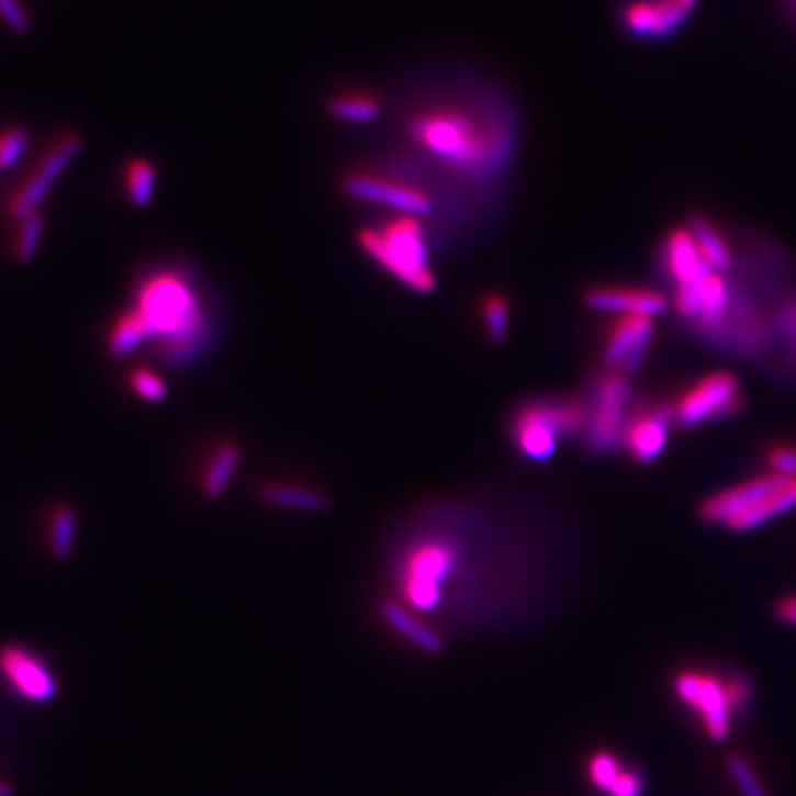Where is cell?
<instances>
[{
  "label": "cell",
  "mask_w": 796,
  "mask_h": 796,
  "mask_svg": "<svg viewBox=\"0 0 796 796\" xmlns=\"http://www.w3.org/2000/svg\"><path fill=\"white\" fill-rule=\"evenodd\" d=\"M132 309L143 317L149 341L167 366H190L205 352L211 315L194 282L181 271H149L135 284Z\"/></svg>",
  "instance_id": "6da1fadb"
},
{
  "label": "cell",
  "mask_w": 796,
  "mask_h": 796,
  "mask_svg": "<svg viewBox=\"0 0 796 796\" xmlns=\"http://www.w3.org/2000/svg\"><path fill=\"white\" fill-rule=\"evenodd\" d=\"M407 133L439 161L475 179L498 173L507 155L500 138H489L487 127L458 108L421 111L407 122Z\"/></svg>",
  "instance_id": "7a4b0ae2"
},
{
  "label": "cell",
  "mask_w": 796,
  "mask_h": 796,
  "mask_svg": "<svg viewBox=\"0 0 796 796\" xmlns=\"http://www.w3.org/2000/svg\"><path fill=\"white\" fill-rule=\"evenodd\" d=\"M361 251L412 292L431 293L437 287L426 231L417 216L396 214L390 222L367 225L356 233Z\"/></svg>",
  "instance_id": "3957f363"
},
{
  "label": "cell",
  "mask_w": 796,
  "mask_h": 796,
  "mask_svg": "<svg viewBox=\"0 0 796 796\" xmlns=\"http://www.w3.org/2000/svg\"><path fill=\"white\" fill-rule=\"evenodd\" d=\"M588 404L578 399H545L516 413L513 439L520 453L535 461L553 458L561 437L586 430Z\"/></svg>",
  "instance_id": "277c9868"
},
{
  "label": "cell",
  "mask_w": 796,
  "mask_h": 796,
  "mask_svg": "<svg viewBox=\"0 0 796 796\" xmlns=\"http://www.w3.org/2000/svg\"><path fill=\"white\" fill-rule=\"evenodd\" d=\"M635 395L629 379L610 373L597 380L588 404L586 441L596 452H608L624 445L625 430L629 426L635 407Z\"/></svg>",
  "instance_id": "5b68a950"
},
{
  "label": "cell",
  "mask_w": 796,
  "mask_h": 796,
  "mask_svg": "<svg viewBox=\"0 0 796 796\" xmlns=\"http://www.w3.org/2000/svg\"><path fill=\"white\" fill-rule=\"evenodd\" d=\"M743 406V393L738 377L728 371L706 374L673 404L675 423L694 428L706 421L730 417Z\"/></svg>",
  "instance_id": "8992f818"
},
{
  "label": "cell",
  "mask_w": 796,
  "mask_h": 796,
  "mask_svg": "<svg viewBox=\"0 0 796 796\" xmlns=\"http://www.w3.org/2000/svg\"><path fill=\"white\" fill-rule=\"evenodd\" d=\"M81 148H83V141L80 135H75V133L65 135L52 144L51 148L46 149V154L41 157L37 167L30 172L29 178L23 179L13 189L12 194L8 195V214L18 222L32 212L40 211L41 201L45 200L54 183L61 178V173L67 170L70 162L75 161L76 155L80 154Z\"/></svg>",
  "instance_id": "52a82bcc"
},
{
  "label": "cell",
  "mask_w": 796,
  "mask_h": 796,
  "mask_svg": "<svg viewBox=\"0 0 796 796\" xmlns=\"http://www.w3.org/2000/svg\"><path fill=\"white\" fill-rule=\"evenodd\" d=\"M675 694L684 705L697 711L706 733L714 741H725L732 728V708L725 681L710 673L682 671L675 679Z\"/></svg>",
  "instance_id": "ba28073f"
},
{
  "label": "cell",
  "mask_w": 796,
  "mask_h": 796,
  "mask_svg": "<svg viewBox=\"0 0 796 796\" xmlns=\"http://www.w3.org/2000/svg\"><path fill=\"white\" fill-rule=\"evenodd\" d=\"M341 190L352 200L388 206L396 214L407 216H424L431 211L430 195L413 184L384 178L379 173L352 172L345 176Z\"/></svg>",
  "instance_id": "9c48e42d"
},
{
  "label": "cell",
  "mask_w": 796,
  "mask_h": 796,
  "mask_svg": "<svg viewBox=\"0 0 796 796\" xmlns=\"http://www.w3.org/2000/svg\"><path fill=\"white\" fill-rule=\"evenodd\" d=\"M653 334V317L619 315L618 322L608 330L603 349V361L608 371L627 379L632 377L648 356Z\"/></svg>",
  "instance_id": "30bf717a"
},
{
  "label": "cell",
  "mask_w": 796,
  "mask_h": 796,
  "mask_svg": "<svg viewBox=\"0 0 796 796\" xmlns=\"http://www.w3.org/2000/svg\"><path fill=\"white\" fill-rule=\"evenodd\" d=\"M791 482V478L767 472L756 475L747 482L738 483L733 487L725 489L711 494L700 504L699 515L703 520L716 526H727L738 520L739 516L754 509L762 500L776 493Z\"/></svg>",
  "instance_id": "8fae6325"
},
{
  "label": "cell",
  "mask_w": 796,
  "mask_h": 796,
  "mask_svg": "<svg viewBox=\"0 0 796 796\" xmlns=\"http://www.w3.org/2000/svg\"><path fill=\"white\" fill-rule=\"evenodd\" d=\"M0 675L24 699L48 703L58 695V682L48 665L21 646L0 648Z\"/></svg>",
  "instance_id": "7c38bea8"
},
{
  "label": "cell",
  "mask_w": 796,
  "mask_h": 796,
  "mask_svg": "<svg viewBox=\"0 0 796 796\" xmlns=\"http://www.w3.org/2000/svg\"><path fill=\"white\" fill-rule=\"evenodd\" d=\"M690 13L681 0H632L621 12V26L638 40H664L684 26Z\"/></svg>",
  "instance_id": "4fadbf2b"
},
{
  "label": "cell",
  "mask_w": 796,
  "mask_h": 796,
  "mask_svg": "<svg viewBox=\"0 0 796 796\" xmlns=\"http://www.w3.org/2000/svg\"><path fill=\"white\" fill-rule=\"evenodd\" d=\"M675 423L673 406L659 404L632 413L625 430L624 447L640 463H651L660 458L670 439V426Z\"/></svg>",
  "instance_id": "5bb4252c"
},
{
  "label": "cell",
  "mask_w": 796,
  "mask_h": 796,
  "mask_svg": "<svg viewBox=\"0 0 796 796\" xmlns=\"http://www.w3.org/2000/svg\"><path fill=\"white\" fill-rule=\"evenodd\" d=\"M588 309L616 315L657 317L668 309L664 293L636 287H596L585 293Z\"/></svg>",
  "instance_id": "9a60e30c"
},
{
  "label": "cell",
  "mask_w": 796,
  "mask_h": 796,
  "mask_svg": "<svg viewBox=\"0 0 796 796\" xmlns=\"http://www.w3.org/2000/svg\"><path fill=\"white\" fill-rule=\"evenodd\" d=\"M662 264H664L665 276L675 288L697 281L700 277L714 271L705 257L700 255L699 246L686 225L675 227L665 235L664 246H662Z\"/></svg>",
  "instance_id": "2e32d148"
},
{
  "label": "cell",
  "mask_w": 796,
  "mask_h": 796,
  "mask_svg": "<svg viewBox=\"0 0 796 796\" xmlns=\"http://www.w3.org/2000/svg\"><path fill=\"white\" fill-rule=\"evenodd\" d=\"M380 613H382L385 624L415 648L430 654L441 651V638L437 636L436 630L431 629L430 625L424 624L423 619L418 618V614L406 607L404 603L385 602Z\"/></svg>",
  "instance_id": "e0dca14e"
},
{
  "label": "cell",
  "mask_w": 796,
  "mask_h": 796,
  "mask_svg": "<svg viewBox=\"0 0 796 796\" xmlns=\"http://www.w3.org/2000/svg\"><path fill=\"white\" fill-rule=\"evenodd\" d=\"M240 447L236 442H222L209 453L200 474L201 493L209 498H220L227 491L240 464Z\"/></svg>",
  "instance_id": "ac0fdd59"
},
{
  "label": "cell",
  "mask_w": 796,
  "mask_h": 796,
  "mask_svg": "<svg viewBox=\"0 0 796 796\" xmlns=\"http://www.w3.org/2000/svg\"><path fill=\"white\" fill-rule=\"evenodd\" d=\"M687 229L692 231L699 251L705 257L706 262L711 270L717 273H727L732 270L736 258H733L732 247L725 240L721 231L711 224L710 220L694 214L690 216L686 224Z\"/></svg>",
  "instance_id": "d6986e66"
},
{
  "label": "cell",
  "mask_w": 796,
  "mask_h": 796,
  "mask_svg": "<svg viewBox=\"0 0 796 796\" xmlns=\"http://www.w3.org/2000/svg\"><path fill=\"white\" fill-rule=\"evenodd\" d=\"M796 507V480H791L787 485L778 489L776 493L771 494L767 498L762 500L754 509L749 511L743 516H739L738 520L728 524V529L733 534H749L758 527L765 526L767 522L773 520L776 516L785 515Z\"/></svg>",
  "instance_id": "ffe728a7"
},
{
  "label": "cell",
  "mask_w": 796,
  "mask_h": 796,
  "mask_svg": "<svg viewBox=\"0 0 796 796\" xmlns=\"http://www.w3.org/2000/svg\"><path fill=\"white\" fill-rule=\"evenodd\" d=\"M146 341H149L148 328L133 309L122 312L105 334V349L113 358L133 355Z\"/></svg>",
  "instance_id": "44dd1931"
},
{
  "label": "cell",
  "mask_w": 796,
  "mask_h": 796,
  "mask_svg": "<svg viewBox=\"0 0 796 796\" xmlns=\"http://www.w3.org/2000/svg\"><path fill=\"white\" fill-rule=\"evenodd\" d=\"M264 504L293 511H323L328 505L325 494L293 483H266L260 489Z\"/></svg>",
  "instance_id": "7402d4cb"
},
{
  "label": "cell",
  "mask_w": 796,
  "mask_h": 796,
  "mask_svg": "<svg viewBox=\"0 0 796 796\" xmlns=\"http://www.w3.org/2000/svg\"><path fill=\"white\" fill-rule=\"evenodd\" d=\"M78 534V515L70 505H58L51 511L46 522V545L56 561H67L72 556Z\"/></svg>",
  "instance_id": "603a6c76"
},
{
  "label": "cell",
  "mask_w": 796,
  "mask_h": 796,
  "mask_svg": "<svg viewBox=\"0 0 796 796\" xmlns=\"http://www.w3.org/2000/svg\"><path fill=\"white\" fill-rule=\"evenodd\" d=\"M380 111H382V103L371 92H338L333 98H328L327 102L328 115L341 122L366 124V122L377 121Z\"/></svg>",
  "instance_id": "cb8c5ba5"
},
{
  "label": "cell",
  "mask_w": 796,
  "mask_h": 796,
  "mask_svg": "<svg viewBox=\"0 0 796 796\" xmlns=\"http://www.w3.org/2000/svg\"><path fill=\"white\" fill-rule=\"evenodd\" d=\"M157 172L152 161L144 157H133L124 167V187L130 203L137 209L148 206L154 200Z\"/></svg>",
  "instance_id": "d4e9b609"
},
{
  "label": "cell",
  "mask_w": 796,
  "mask_h": 796,
  "mask_svg": "<svg viewBox=\"0 0 796 796\" xmlns=\"http://www.w3.org/2000/svg\"><path fill=\"white\" fill-rule=\"evenodd\" d=\"M18 235H15V257L19 262L29 264L34 260L40 249L43 231H45V218L40 211L32 212L29 216L18 220Z\"/></svg>",
  "instance_id": "484cf974"
},
{
  "label": "cell",
  "mask_w": 796,
  "mask_h": 796,
  "mask_svg": "<svg viewBox=\"0 0 796 796\" xmlns=\"http://www.w3.org/2000/svg\"><path fill=\"white\" fill-rule=\"evenodd\" d=\"M482 319L489 338L504 341L509 333L511 306L500 293H489L482 301Z\"/></svg>",
  "instance_id": "4316f807"
},
{
  "label": "cell",
  "mask_w": 796,
  "mask_h": 796,
  "mask_svg": "<svg viewBox=\"0 0 796 796\" xmlns=\"http://www.w3.org/2000/svg\"><path fill=\"white\" fill-rule=\"evenodd\" d=\"M127 384L138 399L146 402H162L168 395L167 382L155 371H149L144 367L133 369L127 377Z\"/></svg>",
  "instance_id": "83f0119b"
},
{
  "label": "cell",
  "mask_w": 796,
  "mask_h": 796,
  "mask_svg": "<svg viewBox=\"0 0 796 796\" xmlns=\"http://www.w3.org/2000/svg\"><path fill=\"white\" fill-rule=\"evenodd\" d=\"M29 146V132L21 126H10L0 132V172L15 167Z\"/></svg>",
  "instance_id": "f1b7e54d"
},
{
  "label": "cell",
  "mask_w": 796,
  "mask_h": 796,
  "mask_svg": "<svg viewBox=\"0 0 796 796\" xmlns=\"http://www.w3.org/2000/svg\"><path fill=\"white\" fill-rule=\"evenodd\" d=\"M728 771L732 774L733 782L738 784L739 791L743 796H767L758 774L754 773V769L751 767V763L747 762L745 758L733 754L728 758L727 762Z\"/></svg>",
  "instance_id": "f546056e"
},
{
  "label": "cell",
  "mask_w": 796,
  "mask_h": 796,
  "mask_svg": "<svg viewBox=\"0 0 796 796\" xmlns=\"http://www.w3.org/2000/svg\"><path fill=\"white\" fill-rule=\"evenodd\" d=\"M619 773H621V767H619L618 760L608 752H599V754L592 758L591 765H588V776H591L592 784L596 785L597 789L605 791V793L614 784V780L618 778Z\"/></svg>",
  "instance_id": "4dcf8cb0"
},
{
  "label": "cell",
  "mask_w": 796,
  "mask_h": 796,
  "mask_svg": "<svg viewBox=\"0 0 796 796\" xmlns=\"http://www.w3.org/2000/svg\"><path fill=\"white\" fill-rule=\"evenodd\" d=\"M725 690H727L728 703L732 708V714L745 710L751 705L752 684L747 676L733 675L725 681Z\"/></svg>",
  "instance_id": "1f68e13d"
},
{
  "label": "cell",
  "mask_w": 796,
  "mask_h": 796,
  "mask_svg": "<svg viewBox=\"0 0 796 796\" xmlns=\"http://www.w3.org/2000/svg\"><path fill=\"white\" fill-rule=\"evenodd\" d=\"M0 19L18 34H29L32 30V19L21 0H0Z\"/></svg>",
  "instance_id": "d6a6232c"
},
{
  "label": "cell",
  "mask_w": 796,
  "mask_h": 796,
  "mask_svg": "<svg viewBox=\"0 0 796 796\" xmlns=\"http://www.w3.org/2000/svg\"><path fill=\"white\" fill-rule=\"evenodd\" d=\"M767 459L771 472L796 480V448L774 447Z\"/></svg>",
  "instance_id": "836d02e7"
},
{
  "label": "cell",
  "mask_w": 796,
  "mask_h": 796,
  "mask_svg": "<svg viewBox=\"0 0 796 796\" xmlns=\"http://www.w3.org/2000/svg\"><path fill=\"white\" fill-rule=\"evenodd\" d=\"M643 780L636 771H624L608 787V796H642Z\"/></svg>",
  "instance_id": "e575fe53"
},
{
  "label": "cell",
  "mask_w": 796,
  "mask_h": 796,
  "mask_svg": "<svg viewBox=\"0 0 796 796\" xmlns=\"http://www.w3.org/2000/svg\"><path fill=\"white\" fill-rule=\"evenodd\" d=\"M774 614L782 624L796 627V596H785L778 599L774 605Z\"/></svg>",
  "instance_id": "d590c367"
},
{
  "label": "cell",
  "mask_w": 796,
  "mask_h": 796,
  "mask_svg": "<svg viewBox=\"0 0 796 796\" xmlns=\"http://www.w3.org/2000/svg\"><path fill=\"white\" fill-rule=\"evenodd\" d=\"M0 796H13L12 784H8V782H0Z\"/></svg>",
  "instance_id": "8d00e7d4"
},
{
  "label": "cell",
  "mask_w": 796,
  "mask_h": 796,
  "mask_svg": "<svg viewBox=\"0 0 796 796\" xmlns=\"http://www.w3.org/2000/svg\"><path fill=\"white\" fill-rule=\"evenodd\" d=\"M681 2L684 7L690 8V10H694V8L699 4V0H681Z\"/></svg>",
  "instance_id": "74e56055"
}]
</instances>
